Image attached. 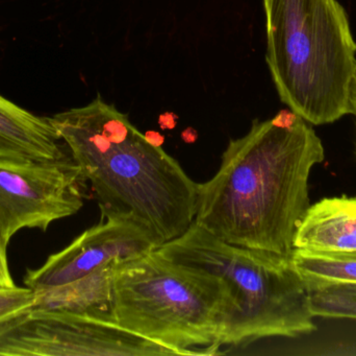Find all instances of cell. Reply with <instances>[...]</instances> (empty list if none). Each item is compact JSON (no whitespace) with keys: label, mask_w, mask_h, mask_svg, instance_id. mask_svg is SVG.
I'll return each instance as SVG.
<instances>
[{"label":"cell","mask_w":356,"mask_h":356,"mask_svg":"<svg viewBox=\"0 0 356 356\" xmlns=\"http://www.w3.org/2000/svg\"><path fill=\"white\" fill-rule=\"evenodd\" d=\"M325 160L315 130L292 110L254 119L230 139L217 173L198 183L195 221L236 246L292 257L309 201V176Z\"/></svg>","instance_id":"cell-1"},{"label":"cell","mask_w":356,"mask_h":356,"mask_svg":"<svg viewBox=\"0 0 356 356\" xmlns=\"http://www.w3.org/2000/svg\"><path fill=\"white\" fill-rule=\"evenodd\" d=\"M49 118L91 185L102 217L141 224L159 247L194 223L198 183L115 105L98 94L90 104Z\"/></svg>","instance_id":"cell-2"},{"label":"cell","mask_w":356,"mask_h":356,"mask_svg":"<svg viewBox=\"0 0 356 356\" xmlns=\"http://www.w3.org/2000/svg\"><path fill=\"white\" fill-rule=\"evenodd\" d=\"M266 63L280 100L309 125L349 114L356 42L338 0H263Z\"/></svg>","instance_id":"cell-3"},{"label":"cell","mask_w":356,"mask_h":356,"mask_svg":"<svg viewBox=\"0 0 356 356\" xmlns=\"http://www.w3.org/2000/svg\"><path fill=\"white\" fill-rule=\"evenodd\" d=\"M156 250L221 282L227 299L221 347L247 346L273 336L298 338L317 330L305 280L288 257L228 244L196 222Z\"/></svg>","instance_id":"cell-4"},{"label":"cell","mask_w":356,"mask_h":356,"mask_svg":"<svg viewBox=\"0 0 356 356\" xmlns=\"http://www.w3.org/2000/svg\"><path fill=\"white\" fill-rule=\"evenodd\" d=\"M227 299L221 282L158 250L117 263L111 314L116 325L177 355H219Z\"/></svg>","instance_id":"cell-5"},{"label":"cell","mask_w":356,"mask_h":356,"mask_svg":"<svg viewBox=\"0 0 356 356\" xmlns=\"http://www.w3.org/2000/svg\"><path fill=\"white\" fill-rule=\"evenodd\" d=\"M177 355L100 316L29 307L0 323V356Z\"/></svg>","instance_id":"cell-6"},{"label":"cell","mask_w":356,"mask_h":356,"mask_svg":"<svg viewBox=\"0 0 356 356\" xmlns=\"http://www.w3.org/2000/svg\"><path fill=\"white\" fill-rule=\"evenodd\" d=\"M87 181L71 153L51 160L0 158V236L8 245L24 228L46 231L83 206Z\"/></svg>","instance_id":"cell-7"},{"label":"cell","mask_w":356,"mask_h":356,"mask_svg":"<svg viewBox=\"0 0 356 356\" xmlns=\"http://www.w3.org/2000/svg\"><path fill=\"white\" fill-rule=\"evenodd\" d=\"M141 224L121 217H102L68 247L50 255L42 267L27 270L24 284L31 291L63 286L93 273L115 259L136 258L158 249Z\"/></svg>","instance_id":"cell-8"},{"label":"cell","mask_w":356,"mask_h":356,"mask_svg":"<svg viewBox=\"0 0 356 356\" xmlns=\"http://www.w3.org/2000/svg\"><path fill=\"white\" fill-rule=\"evenodd\" d=\"M69 153L49 117L37 116L0 94V158L51 160Z\"/></svg>","instance_id":"cell-9"},{"label":"cell","mask_w":356,"mask_h":356,"mask_svg":"<svg viewBox=\"0 0 356 356\" xmlns=\"http://www.w3.org/2000/svg\"><path fill=\"white\" fill-rule=\"evenodd\" d=\"M294 249L356 251V194L325 198L311 205L297 228Z\"/></svg>","instance_id":"cell-10"},{"label":"cell","mask_w":356,"mask_h":356,"mask_svg":"<svg viewBox=\"0 0 356 356\" xmlns=\"http://www.w3.org/2000/svg\"><path fill=\"white\" fill-rule=\"evenodd\" d=\"M120 261L115 259L75 281L33 291L35 299L31 307L49 311L94 314L114 322L111 314L113 278Z\"/></svg>","instance_id":"cell-11"},{"label":"cell","mask_w":356,"mask_h":356,"mask_svg":"<svg viewBox=\"0 0 356 356\" xmlns=\"http://www.w3.org/2000/svg\"><path fill=\"white\" fill-rule=\"evenodd\" d=\"M291 261L305 281L356 282V251L318 252L294 249Z\"/></svg>","instance_id":"cell-12"},{"label":"cell","mask_w":356,"mask_h":356,"mask_svg":"<svg viewBox=\"0 0 356 356\" xmlns=\"http://www.w3.org/2000/svg\"><path fill=\"white\" fill-rule=\"evenodd\" d=\"M314 317L356 320V282L305 281Z\"/></svg>","instance_id":"cell-13"},{"label":"cell","mask_w":356,"mask_h":356,"mask_svg":"<svg viewBox=\"0 0 356 356\" xmlns=\"http://www.w3.org/2000/svg\"><path fill=\"white\" fill-rule=\"evenodd\" d=\"M33 299V291L26 286L0 288V323L31 307Z\"/></svg>","instance_id":"cell-14"},{"label":"cell","mask_w":356,"mask_h":356,"mask_svg":"<svg viewBox=\"0 0 356 356\" xmlns=\"http://www.w3.org/2000/svg\"><path fill=\"white\" fill-rule=\"evenodd\" d=\"M16 286L10 276L8 261V244L0 236V288Z\"/></svg>","instance_id":"cell-15"},{"label":"cell","mask_w":356,"mask_h":356,"mask_svg":"<svg viewBox=\"0 0 356 356\" xmlns=\"http://www.w3.org/2000/svg\"><path fill=\"white\" fill-rule=\"evenodd\" d=\"M178 117L175 113L166 112L161 115L159 125L163 130H172L177 127Z\"/></svg>","instance_id":"cell-16"},{"label":"cell","mask_w":356,"mask_h":356,"mask_svg":"<svg viewBox=\"0 0 356 356\" xmlns=\"http://www.w3.org/2000/svg\"><path fill=\"white\" fill-rule=\"evenodd\" d=\"M349 114L356 117V68L353 79H351L350 88H349Z\"/></svg>","instance_id":"cell-17"},{"label":"cell","mask_w":356,"mask_h":356,"mask_svg":"<svg viewBox=\"0 0 356 356\" xmlns=\"http://www.w3.org/2000/svg\"><path fill=\"white\" fill-rule=\"evenodd\" d=\"M144 135H145L146 140H147L149 144H152V146L162 148L163 144L165 142V137L162 134L156 131H148L146 132Z\"/></svg>","instance_id":"cell-18"},{"label":"cell","mask_w":356,"mask_h":356,"mask_svg":"<svg viewBox=\"0 0 356 356\" xmlns=\"http://www.w3.org/2000/svg\"><path fill=\"white\" fill-rule=\"evenodd\" d=\"M181 138L186 144H195L197 139H198V133H197L196 130L193 129V127H186V130L182 131Z\"/></svg>","instance_id":"cell-19"}]
</instances>
